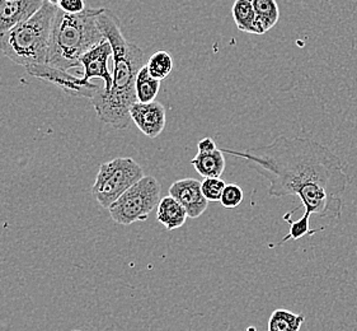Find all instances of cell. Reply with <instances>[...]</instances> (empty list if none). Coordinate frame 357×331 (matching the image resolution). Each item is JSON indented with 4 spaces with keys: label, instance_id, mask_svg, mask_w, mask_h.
<instances>
[{
    "label": "cell",
    "instance_id": "13",
    "mask_svg": "<svg viewBox=\"0 0 357 331\" xmlns=\"http://www.w3.org/2000/svg\"><path fill=\"white\" fill-rule=\"evenodd\" d=\"M187 218L186 209L177 199L171 195L160 199L157 207V219L159 223L165 226V230H178L186 223Z\"/></svg>",
    "mask_w": 357,
    "mask_h": 331
},
{
    "label": "cell",
    "instance_id": "20",
    "mask_svg": "<svg viewBox=\"0 0 357 331\" xmlns=\"http://www.w3.org/2000/svg\"><path fill=\"white\" fill-rule=\"evenodd\" d=\"M243 190L236 184H228L222 191L220 203L227 209H234L243 202Z\"/></svg>",
    "mask_w": 357,
    "mask_h": 331
},
{
    "label": "cell",
    "instance_id": "10",
    "mask_svg": "<svg viewBox=\"0 0 357 331\" xmlns=\"http://www.w3.org/2000/svg\"><path fill=\"white\" fill-rule=\"evenodd\" d=\"M169 195L182 204L191 219L202 216L207 209L208 200L202 193L200 181L196 179H182L173 182L169 187Z\"/></svg>",
    "mask_w": 357,
    "mask_h": 331
},
{
    "label": "cell",
    "instance_id": "12",
    "mask_svg": "<svg viewBox=\"0 0 357 331\" xmlns=\"http://www.w3.org/2000/svg\"><path fill=\"white\" fill-rule=\"evenodd\" d=\"M45 0H0V34L29 20L43 7Z\"/></svg>",
    "mask_w": 357,
    "mask_h": 331
},
{
    "label": "cell",
    "instance_id": "7",
    "mask_svg": "<svg viewBox=\"0 0 357 331\" xmlns=\"http://www.w3.org/2000/svg\"><path fill=\"white\" fill-rule=\"evenodd\" d=\"M32 77H36L38 80H46L60 87L64 92L72 96H82L86 98H92L94 94L100 91V86L93 84L91 82H86L82 78L73 75L69 71H60L56 68H52L47 64L36 65L26 69Z\"/></svg>",
    "mask_w": 357,
    "mask_h": 331
},
{
    "label": "cell",
    "instance_id": "4",
    "mask_svg": "<svg viewBox=\"0 0 357 331\" xmlns=\"http://www.w3.org/2000/svg\"><path fill=\"white\" fill-rule=\"evenodd\" d=\"M56 12V4L45 0L43 7L29 20L0 34V51L24 69L46 64Z\"/></svg>",
    "mask_w": 357,
    "mask_h": 331
},
{
    "label": "cell",
    "instance_id": "11",
    "mask_svg": "<svg viewBox=\"0 0 357 331\" xmlns=\"http://www.w3.org/2000/svg\"><path fill=\"white\" fill-rule=\"evenodd\" d=\"M191 165L202 177H220L225 171L224 152L218 148L211 138H204L197 145V154Z\"/></svg>",
    "mask_w": 357,
    "mask_h": 331
},
{
    "label": "cell",
    "instance_id": "3",
    "mask_svg": "<svg viewBox=\"0 0 357 331\" xmlns=\"http://www.w3.org/2000/svg\"><path fill=\"white\" fill-rule=\"evenodd\" d=\"M103 9L86 8L80 13L70 15L57 7L46 64L60 71L80 66V57L106 38L97 20Z\"/></svg>",
    "mask_w": 357,
    "mask_h": 331
},
{
    "label": "cell",
    "instance_id": "9",
    "mask_svg": "<svg viewBox=\"0 0 357 331\" xmlns=\"http://www.w3.org/2000/svg\"><path fill=\"white\" fill-rule=\"evenodd\" d=\"M130 116L137 129L151 139L158 138L165 128V108L158 101H136L130 108Z\"/></svg>",
    "mask_w": 357,
    "mask_h": 331
},
{
    "label": "cell",
    "instance_id": "2",
    "mask_svg": "<svg viewBox=\"0 0 357 331\" xmlns=\"http://www.w3.org/2000/svg\"><path fill=\"white\" fill-rule=\"evenodd\" d=\"M98 23L105 37L112 46V77L114 83L109 91L105 86L91 98V103L102 123L117 130L128 129L131 124L130 108L137 101L135 80L140 69L146 65L144 51L128 41L122 35L120 22L109 9H103Z\"/></svg>",
    "mask_w": 357,
    "mask_h": 331
},
{
    "label": "cell",
    "instance_id": "1",
    "mask_svg": "<svg viewBox=\"0 0 357 331\" xmlns=\"http://www.w3.org/2000/svg\"><path fill=\"white\" fill-rule=\"evenodd\" d=\"M225 154L245 159L259 175L268 180L267 194L271 198L298 196L304 208L301 219L282 218L290 230L282 238L299 240L309 235L310 216L340 219L342 196L349 184L342 162L328 147L307 138H276L271 145L256 151H233L222 148Z\"/></svg>",
    "mask_w": 357,
    "mask_h": 331
},
{
    "label": "cell",
    "instance_id": "14",
    "mask_svg": "<svg viewBox=\"0 0 357 331\" xmlns=\"http://www.w3.org/2000/svg\"><path fill=\"white\" fill-rule=\"evenodd\" d=\"M256 12V21L252 35H264L279 22L280 9L276 0H252Z\"/></svg>",
    "mask_w": 357,
    "mask_h": 331
},
{
    "label": "cell",
    "instance_id": "8",
    "mask_svg": "<svg viewBox=\"0 0 357 331\" xmlns=\"http://www.w3.org/2000/svg\"><path fill=\"white\" fill-rule=\"evenodd\" d=\"M112 57V46L107 38L97 43L92 49L86 51L80 59L79 63L84 69L83 80L86 82H91L93 78H100L103 80L105 91H109L114 77L112 73L108 69V60Z\"/></svg>",
    "mask_w": 357,
    "mask_h": 331
},
{
    "label": "cell",
    "instance_id": "15",
    "mask_svg": "<svg viewBox=\"0 0 357 331\" xmlns=\"http://www.w3.org/2000/svg\"><path fill=\"white\" fill-rule=\"evenodd\" d=\"M162 80L154 78L151 75L146 65L140 69L135 80L136 98L139 102L155 101V97L160 89Z\"/></svg>",
    "mask_w": 357,
    "mask_h": 331
},
{
    "label": "cell",
    "instance_id": "21",
    "mask_svg": "<svg viewBox=\"0 0 357 331\" xmlns=\"http://www.w3.org/2000/svg\"><path fill=\"white\" fill-rule=\"evenodd\" d=\"M57 7L70 15H77L86 9L84 0H59Z\"/></svg>",
    "mask_w": 357,
    "mask_h": 331
},
{
    "label": "cell",
    "instance_id": "6",
    "mask_svg": "<svg viewBox=\"0 0 357 331\" xmlns=\"http://www.w3.org/2000/svg\"><path fill=\"white\" fill-rule=\"evenodd\" d=\"M143 167L130 157H117L100 165L91 191L102 208L108 209L129 187L143 179Z\"/></svg>",
    "mask_w": 357,
    "mask_h": 331
},
{
    "label": "cell",
    "instance_id": "22",
    "mask_svg": "<svg viewBox=\"0 0 357 331\" xmlns=\"http://www.w3.org/2000/svg\"><path fill=\"white\" fill-rule=\"evenodd\" d=\"M49 1H50V3H52V4H56V6L57 3H59V0H49Z\"/></svg>",
    "mask_w": 357,
    "mask_h": 331
},
{
    "label": "cell",
    "instance_id": "5",
    "mask_svg": "<svg viewBox=\"0 0 357 331\" xmlns=\"http://www.w3.org/2000/svg\"><path fill=\"white\" fill-rule=\"evenodd\" d=\"M162 199V186L153 176H144L108 208L114 223L130 226L144 222L157 209Z\"/></svg>",
    "mask_w": 357,
    "mask_h": 331
},
{
    "label": "cell",
    "instance_id": "17",
    "mask_svg": "<svg viewBox=\"0 0 357 331\" xmlns=\"http://www.w3.org/2000/svg\"><path fill=\"white\" fill-rule=\"evenodd\" d=\"M233 20L236 22V27L243 32H253V24L256 21V12L253 8L252 0H236L231 8Z\"/></svg>",
    "mask_w": 357,
    "mask_h": 331
},
{
    "label": "cell",
    "instance_id": "19",
    "mask_svg": "<svg viewBox=\"0 0 357 331\" xmlns=\"http://www.w3.org/2000/svg\"><path fill=\"white\" fill-rule=\"evenodd\" d=\"M202 193L208 202H220L227 184L220 177H205L201 182Z\"/></svg>",
    "mask_w": 357,
    "mask_h": 331
},
{
    "label": "cell",
    "instance_id": "16",
    "mask_svg": "<svg viewBox=\"0 0 357 331\" xmlns=\"http://www.w3.org/2000/svg\"><path fill=\"white\" fill-rule=\"evenodd\" d=\"M305 321L303 315H296L291 311L278 309L272 312L268 320L270 331H299Z\"/></svg>",
    "mask_w": 357,
    "mask_h": 331
},
{
    "label": "cell",
    "instance_id": "18",
    "mask_svg": "<svg viewBox=\"0 0 357 331\" xmlns=\"http://www.w3.org/2000/svg\"><path fill=\"white\" fill-rule=\"evenodd\" d=\"M173 58L167 51H157L146 61V68L154 78L165 80L173 71Z\"/></svg>",
    "mask_w": 357,
    "mask_h": 331
}]
</instances>
